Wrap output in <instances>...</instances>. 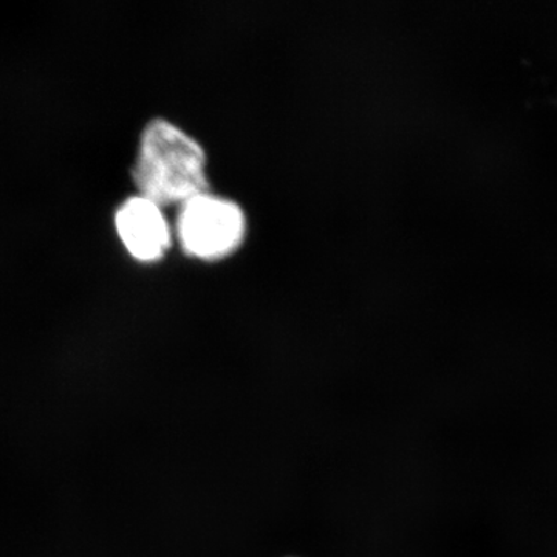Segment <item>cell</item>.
<instances>
[{
	"label": "cell",
	"instance_id": "cell-1",
	"mask_svg": "<svg viewBox=\"0 0 557 557\" xmlns=\"http://www.w3.org/2000/svg\"><path fill=\"white\" fill-rule=\"evenodd\" d=\"M132 175L139 196L160 207L182 205L208 190L207 153L177 124L156 119L141 132Z\"/></svg>",
	"mask_w": 557,
	"mask_h": 557
},
{
	"label": "cell",
	"instance_id": "cell-2",
	"mask_svg": "<svg viewBox=\"0 0 557 557\" xmlns=\"http://www.w3.org/2000/svg\"><path fill=\"white\" fill-rule=\"evenodd\" d=\"M247 215L237 201L219 194H197L180 205L177 239L190 258L225 259L244 244Z\"/></svg>",
	"mask_w": 557,
	"mask_h": 557
},
{
	"label": "cell",
	"instance_id": "cell-3",
	"mask_svg": "<svg viewBox=\"0 0 557 557\" xmlns=\"http://www.w3.org/2000/svg\"><path fill=\"white\" fill-rule=\"evenodd\" d=\"M115 226L124 247L139 262H156L171 247V226L160 205L139 194L121 205Z\"/></svg>",
	"mask_w": 557,
	"mask_h": 557
}]
</instances>
